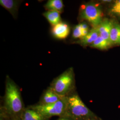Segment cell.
Returning a JSON list of instances; mask_svg holds the SVG:
<instances>
[{
  "instance_id": "obj_1",
  "label": "cell",
  "mask_w": 120,
  "mask_h": 120,
  "mask_svg": "<svg viewBox=\"0 0 120 120\" xmlns=\"http://www.w3.org/2000/svg\"><path fill=\"white\" fill-rule=\"evenodd\" d=\"M25 108L19 87L7 76L3 104L0 106V110L12 120H20Z\"/></svg>"
},
{
  "instance_id": "obj_2",
  "label": "cell",
  "mask_w": 120,
  "mask_h": 120,
  "mask_svg": "<svg viewBox=\"0 0 120 120\" xmlns=\"http://www.w3.org/2000/svg\"><path fill=\"white\" fill-rule=\"evenodd\" d=\"M67 97L65 116L74 120H92L93 112L86 106L77 93H73Z\"/></svg>"
},
{
  "instance_id": "obj_3",
  "label": "cell",
  "mask_w": 120,
  "mask_h": 120,
  "mask_svg": "<svg viewBox=\"0 0 120 120\" xmlns=\"http://www.w3.org/2000/svg\"><path fill=\"white\" fill-rule=\"evenodd\" d=\"M50 87L60 96L66 97L73 93L75 79L72 68L68 69L54 79Z\"/></svg>"
},
{
  "instance_id": "obj_4",
  "label": "cell",
  "mask_w": 120,
  "mask_h": 120,
  "mask_svg": "<svg viewBox=\"0 0 120 120\" xmlns=\"http://www.w3.org/2000/svg\"><path fill=\"white\" fill-rule=\"evenodd\" d=\"M67 97H65L55 103L41 105L37 103L29 106L37 111L48 119L54 116L60 117L65 115L67 108Z\"/></svg>"
},
{
  "instance_id": "obj_5",
  "label": "cell",
  "mask_w": 120,
  "mask_h": 120,
  "mask_svg": "<svg viewBox=\"0 0 120 120\" xmlns=\"http://www.w3.org/2000/svg\"><path fill=\"white\" fill-rule=\"evenodd\" d=\"M80 14L82 18L90 23L94 27H98L102 22L101 10L98 5L94 3L83 5Z\"/></svg>"
},
{
  "instance_id": "obj_6",
  "label": "cell",
  "mask_w": 120,
  "mask_h": 120,
  "mask_svg": "<svg viewBox=\"0 0 120 120\" xmlns=\"http://www.w3.org/2000/svg\"><path fill=\"white\" fill-rule=\"evenodd\" d=\"M65 98L57 94L49 86L45 90L41 95L38 104L47 105L55 103Z\"/></svg>"
},
{
  "instance_id": "obj_7",
  "label": "cell",
  "mask_w": 120,
  "mask_h": 120,
  "mask_svg": "<svg viewBox=\"0 0 120 120\" xmlns=\"http://www.w3.org/2000/svg\"><path fill=\"white\" fill-rule=\"evenodd\" d=\"M70 30V27L68 24L61 22L53 26L52 32V35L56 38L64 39L69 36Z\"/></svg>"
},
{
  "instance_id": "obj_8",
  "label": "cell",
  "mask_w": 120,
  "mask_h": 120,
  "mask_svg": "<svg viewBox=\"0 0 120 120\" xmlns=\"http://www.w3.org/2000/svg\"><path fill=\"white\" fill-rule=\"evenodd\" d=\"M20 120H49V119L28 106L26 107L23 112Z\"/></svg>"
},
{
  "instance_id": "obj_9",
  "label": "cell",
  "mask_w": 120,
  "mask_h": 120,
  "mask_svg": "<svg viewBox=\"0 0 120 120\" xmlns=\"http://www.w3.org/2000/svg\"><path fill=\"white\" fill-rule=\"evenodd\" d=\"M112 26L113 24L111 22L108 20H105L101 22V24L98 27L99 35L110 43L109 38Z\"/></svg>"
},
{
  "instance_id": "obj_10",
  "label": "cell",
  "mask_w": 120,
  "mask_h": 120,
  "mask_svg": "<svg viewBox=\"0 0 120 120\" xmlns=\"http://www.w3.org/2000/svg\"><path fill=\"white\" fill-rule=\"evenodd\" d=\"M99 36V33L98 27H94L88 34L82 38L80 42L83 45H91L94 43Z\"/></svg>"
},
{
  "instance_id": "obj_11",
  "label": "cell",
  "mask_w": 120,
  "mask_h": 120,
  "mask_svg": "<svg viewBox=\"0 0 120 120\" xmlns=\"http://www.w3.org/2000/svg\"><path fill=\"white\" fill-rule=\"evenodd\" d=\"M19 1L14 0H0V4L8 10L13 16H16Z\"/></svg>"
},
{
  "instance_id": "obj_12",
  "label": "cell",
  "mask_w": 120,
  "mask_h": 120,
  "mask_svg": "<svg viewBox=\"0 0 120 120\" xmlns=\"http://www.w3.org/2000/svg\"><path fill=\"white\" fill-rule=\"evenodd\" d=\"M43 15L52 26H56L61 22L60 13L58 12L48 10L43 13Z\"/></svg>"
},
{
  "instance_id": "obj_13",
  "label": "cell",
  "mask_w": 120,
  "mask_h": 120,
  "mask_svg": "<svg viewBox=\"0 0 120 120\" xmlns=\"http://www.w3.org/2000/svg\"><path fill=\"white\" fill-rule=\"evenodd\" d=\"M44 7L49 10L55 11L60 13L63 9L64 4L61 0H49L45 4Z\"/></svg>"
},
{
  "instance_id": "obj_14",
  "label": "cell",
  "mask_w": 120,
  "mask_h": 120,
  "mask_svg": "<svg viewBox=\"0 0 120 120\" xmlns=\"http://www.w3.org/2000/svg\"><path fill=\"white\" fill-rule=\"evenodd\" d=\"M111 44L120 45V26L115 24L112 26L110 34Z\"/></svg>"
},
{
  "instance_id": "obj_15",
  "label": "cell",
  "mask_w": 120,
  "mask_h": 120,
  "mask_svg": "<svg viewBox=\"0 0 120 120\" xmlns=\"http://www.w3.org/2000/svg\"><path fill=\"white\" fill-rule=\"evenodd\" d=\"M111 45L110 43L99 35L94 42L91 45V46L101 49H105L109 47Z\"/></svg>"
},
{
  "instance_id": "obj_16",
  "label": "cell",
  "mask_w": 120,
  "mask_h": 120,
  "mask_svg": "<svg viewBox=\"0 0 120 120\" xmlns=\"http://www.w3.org/2000/svg\"><path fill=\"white\" fill-rule=\"evenodd\" d=\"M72 36L74 39H82L83 38L81 24L77 25L74 27Z\"/></svg>"
},
{
  "instance_id": "obj_17",
  "label": "cell",
  "mask_w": 120,
  "mask_h": 120,
  "mask_svg": "<svg viewBox=\"0 0 120 120\" xmlns=\"http://www.w3.org/2000/svg\"><path fill=\"white\" fill-rule=\"evenodd\" d=\"M112 14L120 16V0H116L110 9Z\"/></svg>"
},
{
  "instance_id": "obj_18",
  "label": "cell",
  "mask_w": 120,
  "mask_h": 120,
  "mask_svg": "<svg viewBox=\"0 0 120 120\" xmlns=\"http://www.w3.org/2000/svg\"><path fill=\"white\" fill-rule=\"evenodd\" d=\"M81 25L82 30H89V26L86 23L83 22L81 23Z\"/></svg>"
},
{
  "instance_id": "obj_19",
  "label": "cell",
  "mask_w": 120,
  "mask_h": 120,
  "mask_svg": "<svg viewBox=\"0 0 120 120\" xmlns=\"http://www.w3.org/2000/svg\"><path fill=\"white\" fill-rule=\"evenodd\" d=\"M56 120H73L72 118H70V117H69L68 116H62L59 117L58 118H57Z\"/></svg>"
}]
</instances>
